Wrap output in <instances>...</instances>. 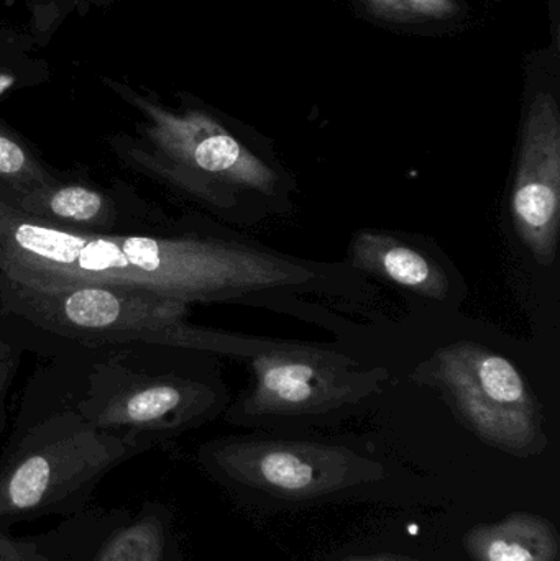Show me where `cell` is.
<instances>
[{
    "mask_svg": "<svg viewBox=\"0 0 560 561\" xmlns=\"http://www.w3.org/2000/svg\"><path fill=\"white\" fill-rule=\"evenodd\" d=\"M0 273L42 286L147 290L186 304L239 302L318 279L308 265L191 229L155 236H81L0 203Z\"/></svg>",
    "mask_w": 560,
    "mask_h": 561,
    "instance_id": "1",
    "label": "cell"
},
{
    "mask_svg": "<svg viewBox=\"0 0 560 561\" xmlns=\"http://www.w3.org/2000/svg\"><path fill=\"white\" fill-rule=\"evenodd\" d=\"M190 307L147 290L42 286L0 273V332L23 353L52 362L145 345L247 352L236 336L193 325Z\"/></svg>",
    "mask_w": 560,
    "mask_h": 561,
    "instance_id": "2",
    "label": "cell"
},
{
    "mask_svg": "<svg viewBox=\"0 0 560 561\" xmlns=\"http://www.w3.org/2000/svg\"><path fill=\"white\" fill-rule=\"evenodd\" d=\"M144 115L138 140L114 141L125 168L209 216L240 222L252 203L273 201L283 174L209 114L170 111L130 95Z\"/></svg>",
    "mask_w": 560,
    "mask_h": 561,
    "instance_id": "3",
    "label": "cell"
},
{
    "mask_svg": "<svg viewBox=\"0 0 560 561\" xmlns=\"http://www.w3.org/2000/svg\"><path fill=\"white\" fill-rule=\"evenodd\" d=\"M153 447L95 427L66 405H23L0 455V529L88 510L111 471Z\"/></svg>",
    "mask_w": 560,
    "mask_h": 561,
    "instance_id": "4",
    "label": "cell"
},
{
    "mask_svg": "<svg viewBox=\"0 0 560 561\" xmlns=\"http://www.w3.org/2000/svg\"><path fill=\"white\" fill-rule=\"evenodd\" d=\"M183 348L145 345L79 356L81 382L55 402L95 427L137 435L155 445L213 421L224 405L222 388L178 358Z\"/></svg>",
    "mask_w": 560,
    "mask_h": 561,
    "instance_id": "5",
    "label": "cell"
},
{
    "mask_svg": "<svg viewBox=\"0 0 560 561\" xmlns=\"http://www.w3.org/2000/svg\"><path fill=\"white\" fill-rule=\"evenodd\" d=\"M414 379L439 389L460 422L490 447L522 458L548 447L541 404L505 356L473 342L453 343L423 363Z\"/></svg>",
    "mask_w": 560,
    "mask_h": 561,
    "instance_id": "6",
    "label": "cell"
},
{
    "mask_svg": "<svg viewBox=\"0 0 560 561\" xmlns=\"http://www.w3.org/2000/svg\"><path fill=\"white\" fill-rule=\"evenodd\" d=\"M197 458L230 483L292 501L329 496L387 474L380 463L351 448L318 442L227 437L204 444Z\"/></svg>",
    "mask_w": 560,
    "mask_h": 561,
    "instance_id": "7",
    "label": "cell"
},
{
    "mask_svg": "<svg viewBox=\"0 0 560 561\" xmlns=\"http://www.w3.org/2000/svg\"><path fill=\"white\" fill-rule=\"evenodd\" d=\"M253 382L227 419H292L328 414L377 391L384 371H365L354 359L306 345H268L252 362Z\"/></svg>",
    "mask_w": 560,
    "mask_h": 561,
    "instance_id": "8",
    "label": "cell"
},
{
    "mask_svg": "<svg viewBox=\"0 0 560 561\" xmlns=\"http://www.w3.org/2000/svg\"><path fill=\"white\" fill-rule=\"evenodd\" d=\"M7 207L33 222L81 236H155L180 229L158 204L125 181L102 184L61 171Z\"/></svg>",
    "mask_w": 560,
    "mask_h": 561,
    "instance_id": "9",
    "label": "cell"
},
{
    "mask_svg": "<svg viewBox=\"0 0 560 561\" xmlns=\"http://www.w3.org/2000/svg\"><path fill=\"white\" fill-rule=\"evenodd\" d=\"M510 210L523 245L539 265L552 266L560 226V112L551 94L536 95L526 114Z\"/></svg>",
    "mask_w": 560,
    "mask_h": 561,
    "instance_id": "10",
    "label": "cell"
},
{
    "mask_svg": "<svg viewBox=\"0 0 560 561\" xmlns=\"http://www.w3.org/2000/svg\"><path fill=\"white\" fill-rule=\"evenodd\" d=\"M56 529L59 561H180L173 511L158 501L135 511L89 506Z\"/></svg>",
    "mask_w": 560,
    "mask_h": 561,
    "instance_id": "11",
    "label": "cell"
},
{
    "mask_svg": "<svg viewBox=\"0 0 560 561\" xmlns=\"http://www.w3.org/2000/svg\"><path fill=\"white\" fill-rule=\"evenodd\" d=\"M354 268L431 300H444L453 290L449 275L433 256L413 243L375 230L355 233L348 249Z\"/></svg>",
    "mask_w": 560,
    "mask_h": 561,
    "instance_id": "12",
    "label": "cell"
},
{
    "mask_svg": "<svg viewBox=\"0 0 560 561\" xmlns=\"http://www.w3.org/2000/svg\"><path fill=\"white\" fill-rule=\"evenodd\" d=\"M473 561H559L558 530L549 520L515 513L495 524L477 526L464 537Z\"/></svg>",
    "mask_w": 560,
    "mask_h": 561,
    "instance_id": "13",
    "label": "cell"
},
{
    "mask_svg": "<svg viewBox=\"0 0 560 561\" xmlns=\"http://www.w3.org/2000/svg\"><path fill=\"white\" fill-rule=\"evenodd\" d=\"M35 151L0 124V203L12 206L20 196L58 176Z\"/></svg>",
    "mask_w": 560,
    "mask_h": 561,
    "instance_id": "14",
    "label": "cell"
},
{
    "mask_svg": "<svg viewBox=\"0 0 560 561\" xmlns=\"http://www.w3.org/2000/svg\"><path fill=\"white\" fill-rule=\"evenodd\" d=\"M375 13L395 22L449 20L459 13L456 0H364Z\"/></svg>",
    "mask_w": 560,
    "mask_h": 561,
    "instance_id": "15",
    "label": "cell"
},
{
    "mask_svg": "<svg viewBox=\"0 0 560 561\" xmlns=\"http://www.w3.org/2000/svg\"><path fill=\"white\" fill-rule=\"evenodd\" d=\"M58 529L32 537L12 536L0 529V561H59Z\"/></svg>",
    "mask_w": 560,
    "mask_h": 561,
    "instance_id": "16",
    "label": "cell"
},
{
    "mask_svg": "<svg viewBox=\"0 0 560 561\" xmlns=\"http://www.w3.org/2000/svg\"><path fill=\"white\" fill-rule=\"evenodd\" d=\"M23 352L16 348L2 332H0V431L5 425V405L7 396H9L10 386L19 371L20 362H22Z\"/></svg>",
    "mask_w": 560,
    "mask_h": 561,
    "instance_id": "17",
    "label": "cell"
},
{
    "mask_svg": "<svg viewBox=\"0 0 560 561\" xmlns=\"http://www.w3.org/2000/svg\"><path fill=\"white\" fill-rule=\"evenodd\" d=\"M342 561H416L400 556H372V557H351Z\"/></svg>",
    "mask_w": 560,
    "mask_h": 561,
    "instance_id": "18",
    "label": "cell"
},
{
    "mask_svg": "<svg viewBox=\"0 0 560 561\" xmlns=\"http://www.w3.org/2000/svg\"><path fill=\"white\" fill-rule=\"evenodd\" d=\"M15 76L9 75V72H0V98H2L5 92H9L10 89L15 85Z\"/></svg>",
    "mask_w": 560,
    "mask_h": 561,
    "instance_id": "19",
    "label": "cell"
}]
</instances>
